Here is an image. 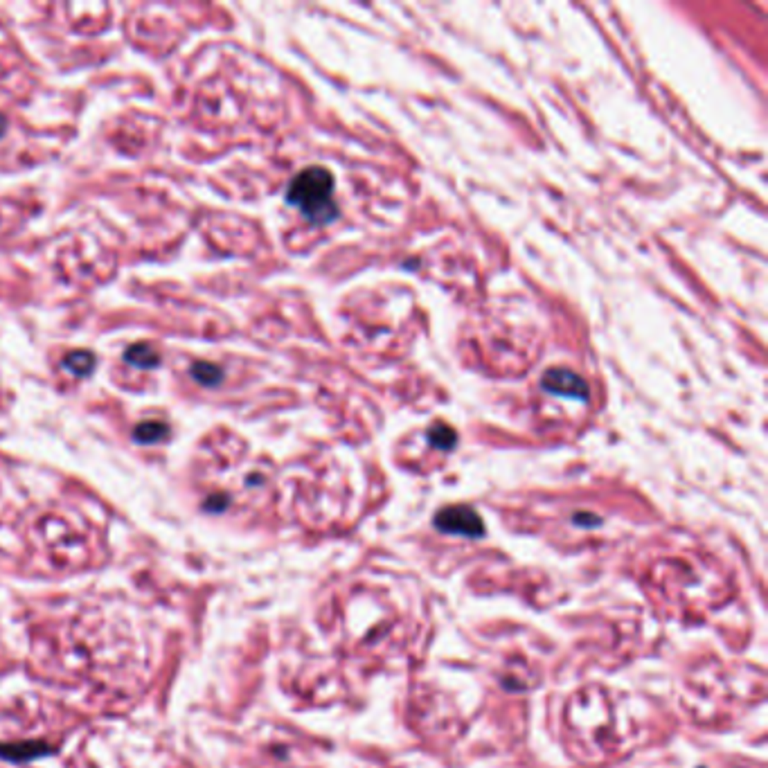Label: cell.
I'll use <instances>...</instances> for the list:
<instances>
[{
  "instance_id": "7a4b0ae2",
  "label": "cell",
  "mask_w": 768,
  "mask_h": 768,
  "mask_svg": "<svg viewBox=\"0 0 768 768\" xmlns=\"http://www.w3.org/2000/svg\"><path fill=\"white\" fill-rule=\"evenodd\" d=\"M437 529L446 532V534H462V536H482L484 534V523L482 518L467 505H453L444 507L435 516Z\"/></svg>"
},
{
  "instance_id": "277c9868",
  "label": "cell",
  "mask_w": 768,
  "mask_h": 768,
  "mask_svg": "<svg viewBox=\"0 0 768 768\" xmlns=\"http://www.w3.org/2000/svg\"><path fill=\"white\" fill-rule=\"evenodd\" d=\"M428 442L442 451H451V448L457 444V433L455 428H451L448 424H435V426L428 431Z\"/></svg>"
},
{
  "instance_id": "ba28073f",
  "label": "cell",
  "mask_w": 768,
  "mask_h": 768,
  "mask_svg": "<svg viewBox=\"0 0 768 768\" xmlns=\"http://www.w3.org/2000/svg\"><path fill=\"white\" fill-rule=\"evenodd\" d=\"M66 365L73 372L77 374H88L92 370V356L86 352H77V354H70V356L66 359Z\"/></svg>"
},
{
  "instance_id": "52a82bcc",
  "label": "cell",
  "mask_w": 768,
  "mask_h": 768,
  "mask_svg": "<svg viewBox=\"0 0 768 768\" xmlns=\"http://www.w3.org/2000/svg\"><path fill=\"white\" fill-rule=\"evenodd\" d=\"M192 374L196 376V379H198L200 383H205V385H215V383H219V379H221V370L217 368V365H210V363L194 365V368H192Z\"/></svg>"
},
{
  "instance_id": "5b68a950",
  "label": "cell",
  "mask_w": 768,
  "mask_h": 768,
  "mask_svg": "<svg viewBox=\"0 0 768 768\" xmlns=\"http://www.w3.org/2000/svg\"><path fill=\"white\" fill-rule=\"evenodd\" d=\"M126 361L131 365H138V368H156L158 365V352L151 345H133L126 352Z\"/></svg>"
},
{
  "instance_id": "8992f818",
  "label": "cell",
  "mask_w": 768,
  "mask_h": 768,
  "mask_svg": "<svg viewBox=\"0 0 768 768\" xmlns=\"http://www.w3.org/2000/svg\"><path fill=\"white\" fill-rule=\"evenodd\" d=\"M164 433H167V428H164L162 424L147 421V424H140L136 428V440L138 442H158L164 437Z\"/></svg>"
},
{
  "instance_id": "6da1fadb",
  "label": "cell",
  "mask_w": 768,
  "mask_h": 768,
  "mask_svg": "<svg viewBox=\"0 0 768 768\" xmlns=\"http://www.w3.org/2000/svg\"><path fill=\"white\" fill-rule=\"evenodd\" d=\"M287 200L316 226L332 223L338 217V205L334 200V176L325 167L302 169L291 181Z\"/></svg>"
},
{
  "instance_id": "3957f363",
  "label": "cell",
  "mask_w": 768,
  "mask_h": 768,
  "mask_svg": "<svg viewBox=\"0 0 768 768\" xmlns=\"http://www.w3.org/2000/svg\"><path fill=\"white\" fill-rule=\"evenodd\" d=\"M541 388L550 395H559V397L577 399V401H588V397H590L588 383L577 372H572L568 368L548 370L541 379Z\"/></svg>"
}]
</instances>
